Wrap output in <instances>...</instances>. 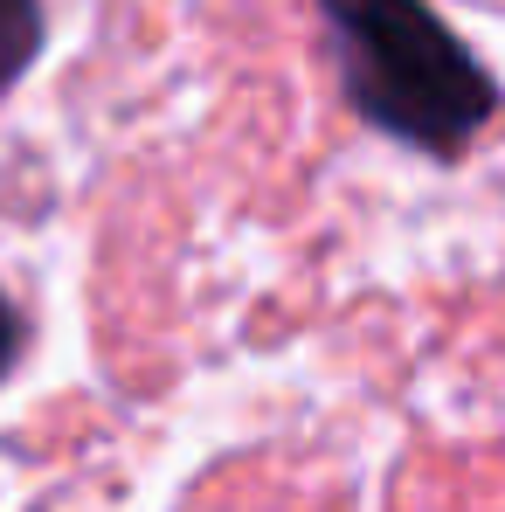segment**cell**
<instances>
[{"instance_id":"6da1fadb","label":"cell","mask_w":505,"mask_h":512,"mask_svg":"<svg viewBox=\"0 0 505 512\" xmlns=\"http://www.w3.org/2000/svg\"><path fill=\"white\" fill-rule=\"evenodd\" d=\"M319 14L333 28L353 111L388 139H409L422 153H464L492 125V77L422 0H319Z\"/></svg>"},{"instance_id":"3957f363","label":"cell","mask_w":505,"mask_h":512,"mask_svg":"<svg viewBox=\"0 0 505 512\" xmlns=\"http://www.w3.org/2000/svg\"><path fill=\"white\" fill-rule=\"evenodd\" d=\"M14 353H21V312H14V298L0 291V374L14 367Z\"/></svg>"},{"instance_id":"7a4b0ae2","label":"cell","mask_w":505,"mask_h":512,"mask_svg":"<svg viewBox=\"0 0 505 512\" xmlns=\"http://www.w3.org/2000/svg\"><path fill=\"white\" fill-rule=\"evenodd\" d=\"M42 49V0H0V90L14 84Z\"/></svg>"}]
</instances>
